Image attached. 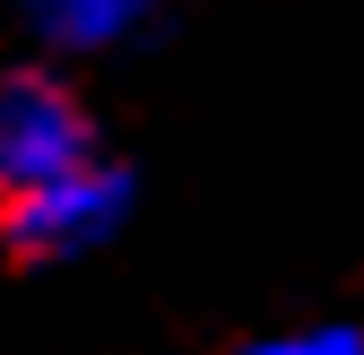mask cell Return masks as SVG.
<instances>
[{
  "label": "cell",
  "mask_w": 364,
  "mask_h": 355,
  "mask_svg": "<svg viewBox=\"0 0 364 355\" xmlns=\"http://www.w3.org/2000/svg\"><path fill=\"white\" fill-rule=\"evenodd\" d=\"M96 156H105L96 113H87V96L61 70H43V61L0 70V208L26 200V191L70 182V173H87Z\"/></svg>",
  "instance_id": "1"
},
{
  "label": "cell",
  "mask_w": 364,
  "mask_h": 355,
  "mask_svg": "<svg viewBox=\"0 0 364 355\" xmlns=\"http://www.w3.org/2000/svg\"><path fill=\"white\" fill-rule=\"evenodd\" d=\"M130 200H139V182H130V165L96 156L87 173H70V182L53 191H26L0 208V243H9L18 260H96L122 226H130Z\"/></svg>",
  "instance_id": "2"
},
{
  "label": "cell",
  "mask_w": 364,
  "mask_h": 355,
  "mask_svg": "<svg viewBox=\"0 0 364 355\" xmlns=\"http://www.w3.org/2000/svg\"><path fill=\"white\" fill-rule=\"evenodd\" d=\"M18 26L43 43V53H122L139 43L173 0H9Z\"/></svg>",
  "instance_id": "3"
},
{
  "label": "cell",
  "mask_w": 364,
  "mask_h": 355,
  "mask_svg": "<svg viewBox=\"0 0 364 355\" xmlns=\"http://www.w3.org/2000/svg\"><path fill=\"white\" fill-rule=\"evenodd\" d=\"M235 355H364V329H355V321H304V329H260V338H243Z\"/></svg>",
  "instance_id": "4"
}]
</instances>
